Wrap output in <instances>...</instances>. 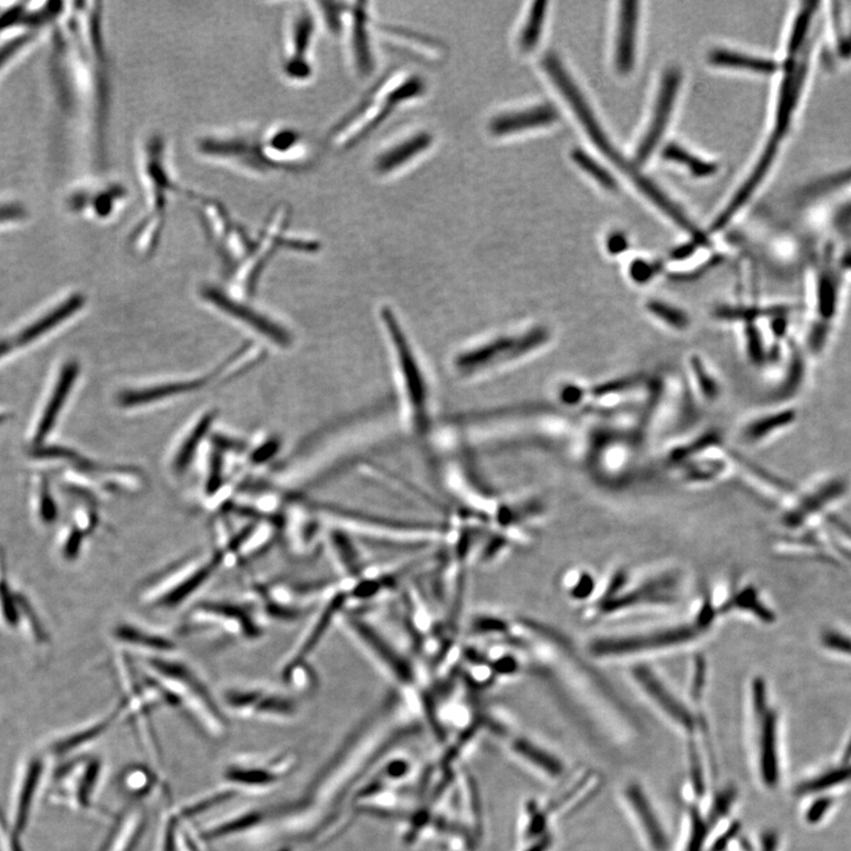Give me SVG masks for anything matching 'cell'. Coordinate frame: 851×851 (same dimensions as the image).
<instances>
[{
    "label": "cell",
    "instance_id": "6da1fadb",
    "mask_svg": "<svg viewBox=\"0 0 851 851\" xmlns=\"http://www.w3.org/2000/svg\"><path fill=\"white\" fill-rule=\"evenodd\" d=\"M192 148L198 159L210 166L248 179L266 180L297 172L284 147L277 122L214 126L195 136Z\"/></svg>",
    "mask_w": 851,
    "mask_h": 851
},
{
    "label": "cell",
    "instance_id": "7a4b0ae2",
    "mask_svg": "<svg viewBox=\"0 0 851 851\" xmlns=\"http://www.w3.org/2000/svg\"><path fill=\"white\" fill-rule=\"evenodd\" d=\"M134 164L141 192L142 209L129 236L136 252L148 255L158 248L171 206L186 187L176 173L171 142L160 130L142 134L136 145Z\"/></svg>",
    "mask_w": 851,
    "mask_h": 851
},
{
    "label": "cell",
    "instance_id": "3957f363",
    "mask_svg": "<svg viewBox=\"0 0 851 851\" xmlns=\"http://www.w3.org/2000/svg\"><path fill=\"white\" fill-rule=\"evenodd\" d=\"M746 753L758 788L776 793L787 778L783 719L766 682L754 678L746 697Z\"/></svg>",
    "mask_w": 851,
    "mask_h": 851
},
{
    "label": "cell",
    "instance_id": "277c9868",
    "mask_svg": "<svg viewBox=\"0 0 851 851\" xmlns=\"http://www.w3.org/2000/svg\"><path fill=\"white\" fill-rule=\"evenodd\" d=\"M718 617L715 602L706 592L688 619L641 631L595 636L588 643V651L599 660H622L678 650L707 635Z\"/></svg>",
    "mask_w": 851,
    "mask_h": 851
},
{
    "label": "cell",
    "instance_id": "5b68a950",
    "mask_svg": "<svg viewBox=\"0 0 851 851\" xmlns=\"http://www.w3.org/2000/svg\"><path fill=\"white\" fill-rule=\"evenodd\" d=\"M145 672L163 689L167 706L178 709L202 735L210 741L228 735L222 707L189 663L174 657L145 659Z\"/></svg>",
    "mask_w": 851,
    "mask_h": 851
},
{
    "label": "cell",
    "instance_id": "8992f818",
    "mask_svg": "<svg viewBox=\"0 0 851 851\" xmlns=\"http://www.w3.org/2000/svg\"><path fill=\"white\" fill-rule=\"evenodd\" d=\"M543 68L544 70L547 71V74L549 75L556 88L561 91L563 98L566 99V102H569L571 109L574 110L575 115H576L578 120H580L581 125L584 126L586 134H588L596 147L599 148L616 167H619L620 171H622L623 173L630 176L631 182L638 186V189L641 191L650 201H653L659 209L663 210L670 220L680 226L681 229H684L685 231L692 233L697 244H706V237L693 225V222L678 209V206L674 204L672 201H669V198L667 197L657 185H654L647 176L643 175L641 172L638 170V167H636L634 164H631V161L624 158L614 145L611 144L607 134L601 128L595 114L593 113L589 103L586 102L584 95L582 94L580 88H578L576 83L574 82V79H571L569 72L566 71L565 65L562 64L558 57L554 55V53H547L543 60Z\"/></svg>",
    "mask_w": 851,
    "mask_h": 851
},
{
    "label": "cell",
    "instance_id": "52a82bcc",
    "mask_svg": "<svg viewBox=\"0 0 851 851\" xmlns=\"http://www.w3.org/2000/svg\"><path fill=\"white\" fill-rule=\"evenodd\" d=\"M681 589V575L677 571H659L642 580L631 581L626 570L619 569L609 577L586 614L590 619L599 620L632 609L669 607L680 600Z\"/></svg>",
    "mask_w": 851,
    "mask_h": 851
},
{
    "label": "cell",
    "instance_id": "ba28073f",
    "mask_svg": "<svg viewBox=\"0 0 851 851\" xmlns=\"http://www.w3.org/2000/svg\"><path fill=\"white\" fill-rule=\"evenodd\" d=\"M631 677L643 699L685 743L697 742L715 753L706 713L694 708L658 672L647 665L631 667Z\"/></svg>",
    "mask_w": 851,
    "mask_h": 851
},
{
    "label": "cell",
    "instance_id": "9c48e42d",
    "mask_svg": "<svg viewBox=\"0 0 851 851\" xmlns=\"http://www.w3.org/2000/svg\"><path fill=\"white\" fill-rule=\"evenodd\" d=\"M220 567V556L214 550L187 556L142 582L137 599L153 608H179L201 592Z\"/></svg>",
    "mask_w": 851,
    "mask_h": 851
},
{
    "label": "cell",
    "instance_id": "30bf717a",
    "mask_svg": "<svg viewBox=\"0 0 851 851\" xmlns=\"http://www.w3.org/2000/svg\"><path fill=\"white\" fill-rule=\"evenodd\" d=\"M115 667L122 694L118 705L124 712V720L133 727L145 753L154 764L160 765L163 758L152 724V712L159 706H167L163 689L147 673H140L125 651L115 658Z\"/></svg>",
    "mask_w": 851,
    "mask_h": 851
},
{
    "label": "cell",
    "instance_id": "8fae6325",
    "mask_svg": "<svg viewBox=\"0 0 851 851\" xmlns=\"http://www.w3.org/2000/svg\"><path fill=\"white\" fill-rule=\"evenodd\" d=\"M423 89V80L416 75H393L333 126L329 132V144L336 148L351 147L388 117L400 103L417 98Z\"/></svg>",
    "mask_w": 851,
    "mask_h": 851
},
{
    "label": "cell",
    "instance_id": "7c38bea8",
    "mask_svg": "<svg viewBox=\"0 0 851 851\" xmlns=\"http://www.w3.org/2000/svg\"><path fill=\"white\" fill-rule=\"evenodd\" d=\"M185 199L191 202L195 216L222 257L233 260L248 256L257 239H252L247 228L237 220L232 210L213 195L187 189Z\"/></svg>",
    "mask_w": 851,
    "mask_h": 851
},
{
    "label": "cell",
    "instance_id": "4fadbf2b",
    "mask_svg": "<svg viewBox=\"0 0 851 851\" xmlns=\"http://www.w3.org/2000/svg\"><path fill=\"white\" fill-rule=\"evenodd\" d=\"M293 762V757L286 753H245L226 764L221 785L236 796L266 795L282 783Z\"/></svg>",
    "mask_w": 851,
    "mask_h": 851
},
{
    "label": "cell",
    "instance_id": "5bb4252c",
    "mask_svg": "<svg viewBox=\"0 0 851 851\" xmlns=\"http://www.w3.org/2000/svg\"><path fill=\"white\" fill-rule=\"evenodd\" d=\"M617 797L646 851L672 850V835L669 824L653 795L641 781H624Z\"/></svg>",
    "mask_w": 851,
    "mask_h": 851
},
{
    "label": "cell",
    "instance_id": "9a60e30c",
    "mask_svg": "<svg viewBox=\"0 0 851 851\" xmlns=\"http://www.w3.org/2000/svg\"><path fill=\"white\" fill-rule=\"evenodd\" d=\"M317 29L313 10H290L284 21L279 70L284 79L294 84L308 82L313 76V48Z\"/></svg>",
    "mask_w": 851,
    "mask_h": 851
},
{
    "label": "cell",
    "instance_id": "2e32d148",
    "mask_svg": "<svg viewBox=\"0 0 851 851\" xmlns=\"http://www.w3.org/2000/svg\"><path fill=\"white\" fill-rule=\"evenodd\" d=\"M185 630L192 634H210L237 641H257L263 635L256 617L247 608L220 601L201 602L192 608Z\"/></svg>",
    "mask_w": 851,
    "mask_h": 851
},
{
    "label": "cell",
    "instance_id": "e0dca14e",
    "mask_svg": "<svg viewBox=\"0 0 851 851\" xmlns=\"http://www.w3.org/2000/svg\"><path fill=\"white\" fill-rule=\"evenodd\" d=\"M217 547L222 566H235L250 561L270 547L279 534V521L271 519H248L232 530L228 520L216 525Z\"/></svg>",
    "mask_w": 851,
    "mask_h": 851
},
{
    "label": "cell",
    "instance_id": "ac0fdd59",
    "mask_svg": "<svg viewBox=\"0 0 851 851\" xmlns=\"http://www.w3.org/2000/svg\"><path fill=\"white\" fill-rule=\"evenodd\" d=\"M103 772L101 758L91 754L69 758L56 773L55 796L75 810L103 816L96 805Z\"/></svg>",
    "mask_w": 851,
    "mask_h": 851
},
{
    "label": "cell",
    "instance_id": "d6986e66",
    "mask_svg": "<svg viewBox=\"0 0 851 851\" xmlns=\"http://www.w3.org/2000/svg\"><path fill=\"white\" fill-rule=\"evenodd\" d=\"M222 705L239 719L284 723L293 718L296 705L287 694L267 686H235L222 694Z\"/></svg>",
    "mask_w": 851,
    "mask_h": 851
},
{
    "label": "cell",
    "instance_id": "ffe728a7",
    "mask_svg": "<svg viewBox=\"0 0 851 851\" xmlns=\"http://www.w3.org/2000/svg\"><path fill=\"white\" fill-rule=\"evenodd\" d=\"M129 201V187L124 182L103 178L76 187L68 197V206L75 214L108 222L124 212Z\"/></svg>",
    "mask_w": 851,
    "mask_h": 851
},
{
    "label": "cell",
    "instance_id": "44dd1931",
    "mask_svg": "<svg viewBox=\"0 0 851 851\" xmlns=\"http://www.w3.org/2000/svg\"><path fill=\"white\" fill-rule=\"evenodd\" d=\"M48 757L45 754H33L24 762L19 772L14 788L13 805L9 822L11 829L18 839H22L32 822L34 807L43 784Z\"/></svg>",
    "mask_w": 851,
    "mask_h": 851
},
{
    "label": "cell",
    "instance_id": "7402d4cb",
    "mask_svg": "<svg viewBox=\"0 0 851 851\" xmlns=\"http://www.w3.org/2000/svg\"><path fill=\"white\" fill-rule=\"evenodd\" d=\"M851 788V747L843 745L834 761L800 777L792 788L799 800L818 795L839 796Z\"/></svg>",
    "mask_w": 851,
    "mask_h": 851
},
{
    "label": "cell",
    "instance_id": "603a6c76",
    "mask_svg": "<svg viewBox=\"0 0 851 851\" xmlns=\"http://www.w3.org/2000/svg\"><path fill=\"white\" fill-rule=\"evenodd\" d=\"M120 719H124V712L117 704L106 715L99 716L93 722L87 723L86 725L75 728V730L68 731L55 741L50 742L47 753L44 754L48 758L60 759L75 757V754L78 756L80 751L87 749L91 743L108 734L110 727Z\"/></svg>",
    "mask_w": 851,
    "mask_h": 851
},
{
    "label": "cell",
    "instance_id": "cb8c5ba5",
    "mask_svg": "<svg viewBox=\"0 0 851 851\" xmlns=\"http://www.w3.org/2000/svg\"><path fill=\"white\" fill-rule=\"evenodd\" d=\"M680 72L678 69H669L663 75L660 90H659L657 106L654 109V117L648 126L646 136L636 151V163L645 164L655 148L658 147L666 126L669 125L670 113L676 102L678 87H680Z\"/></svg>",
    "mask_w": 851,
    "mask_h": 851
},
{
    "label": "cell",
    "instance_id": "d4e9b609",
    "mask_svg": "<svg viewBox=\"0 0 851 851\" xmlns=\"http://www.w3.org/2000/svg\"><path fill=\"white\" fill-rule=\"evenodd\" d=\"M113 636L126 653L133 650L145 654V659L174 657L178 650L175 641L168 636L134 622L118 623Z\"/></svg>",
    "mask_w": 851,
    "mask_h": 851
},
{
    "label": "cell",
    "instance_id": "484cf974",
    "mask_svg": "<svg viewBox=\"0 0 851 851\" xmlns=\"http://www.w3.org/2000/svg\"><path fill=\"white\" fill-rule=\"evenodd\" d=\"M144 803L133 802L114 818L111 830L98 851H136L147 829Z\"/></svg>",
    "mask_w": 851,
    "mask_h": 851
},
{
    "label": "cell",
    "instance_id": "4316f807",
    "mask_svg": "<svg viewBox=\"0 0 851 851\" xmlns=\"http://www.w3.org/2000/svg\"><path fill=\"white\" fill-rule=\"evenodd\" d=\"M557 117V110L550 105L504 111L491 118L489 130L493 136L506 137L524 130L549 126L554 124Z\"/></svg>",
    "mask_w": 851,
    "mask_h": 851
},
{
    "label": "cell",
    "instance_id": "83f0119b",
    "mask_svg": "<svg viewBox=\"0 0 851 851\" xmlns=\"http://www.w3.org/2000/svg\"><path fill=\"white\" fill-rule=\"evenodd\" d=\"M824 52L839 67L851 65V21L845 10L824 7Z\"/></svg>",
    "mask_w": 851,
    "mask_h": 851
},
{
    "label": "cell",
    "instance_id": "f1b7e54d",
    "mask_svg": "<svg viewBox=\"0 0 851 851\" xmlns=\"http://www.w3.org/2000/svg\"><path fill=\"white\" fill-rule=\"evenodd\" d=\"M117 784L124 795L137 803L149 799H164L170 792L154 770L144 764L126 765L118 774Z\"/></svg>",
    "mask_w": 851,
    "mask_h": 851
},
{
    "label": "cell",
    "instance_id": "f546056e",
    "mask_svg": "<svg viewBox=\"0 0 851 851\" xmlns=\"http://www.w3.org/2000/svg\"><path fill=\"white\" fill-rule=\"evenodd\" d=\"M432 144L433 136L427 132L416 133L395 142L378 154L375 159V170L382 175L392 174L419 158Z\"/></svg>",
    "mask_w": 851,
    "mask_h": 851
},
{
    "label": "cell",
    "instance_id": "4dcf8cb0",
    "mask_svg": "<svg viewBox=\"0 0 851 851\" xmlns=\"http://www.w3.org/2000/svg\"><path fill=\"white\" fill-rule=\"evenodd\" d=\"M681 830L676 851H708L712 828L697 800L684 799Z\"/></svg>",
    "mask_w": 851,
    "mask_h": 851
},
{
    "label": "cell",
    "instance_id": "1f68e13d",
    "mask_svg": "<svg viewBox=\"0 0 851 851\" xmlns=\"http://www.w3.org/2000/svg\"><path fill=\"white\" fill-rule=\"evenodd\" d=\"M639 4L621 3L619 33L616 42V68L621 74H628L635 62L636 30H638Z\"/></svg>",
    "mask_w": 851,
    "mask_h": 851
},
{
    "label": "cell",
    "instance_id": "d6a6232c",
    "mask_svg": "<svg viewBox=\"0 0 851 851\" xmlns=\"http://www.w3.org/2000/svg\"><path fill=\"white\" fill-rule=\"evenodd\" d=\"M204 294L207 300L213 302L214 304L220 306L224 312L229 313V315L239 318V320L244 321L245 323L250 324L251 327L256 328L257 331L264 333V335L275 340L276 342L283 344V346L289 343V337H287L286 333L284 332L278 325L271 323V321L267 320L266 317L258 315V313L247 308V306L239 304V303L229 300V298L222 295L220 291L206 289Z\"/></svg>",
    "mask_w": 851,
    "mask_h": 851
},
{
    "label": "cell",
    "instance_id": "836d02e7",
    "mask_svg": "<svg viewBox=\"0 0 851 851\" xmlns=\"http://www.w3.org/2000/svg\"><path fill=\"white\" fill-rule=\"evenodd\" d=\"M601 787L602 780L599 773L594 772V770H582V772H577L576 777L571 780L569 787L559 797L558 802L556 803L557 804L556 809H557V811H562L563 814L575 810L578 811L585 807L590 800L595 799Z\"/></svg>",
    "mask_w": 851,
    "mask_h": 851
},
{
    "label": "cell",
    "instance_id": "e575fe53",
    "mask_svg": "<svg viewBox=\"0 0 851 851\" xmlns=\"http://www.w3.org/2000/svg\"><path fill=\"white\" fill-rule=\"evenodd\" d=\"M79 368L76 364H68L64 368L62 374H61L59 383L53 389L51 394V398H50L47 408L44 409L43 414L40 423H38V427L36 433H34V443L38 444L43 442L47 438L50 432L55 425L56 417L59 416L61 410H62L65 401L69 393H70L71 387L74 385L76 378H78Z\"/></svg>",
    "mask_w": 851,
    "mask_h": 851
},
{
    "label": "cell",
    "instance_id": "d590c367",
    "mask_svg": "<svg viewBox=\"0 0 851 851\" xmlns=\"http://www.w3.org/2000/svg\"><path fill=\"white\" fill-rule=\"evenodd\" d=\"M82 304V297L74 296L70 298V300L64 302V304L60 305L59 308L53 309L52 312L49 313H45L40 320L34 321L33 323L23 329L22 332L19 333L17 337L19 346H26V344L33 343L34 341L41 339L45 333L52 331L53 328L70 317L72 313L78 312Z\"/></svg>",
    "mask_w": 851,
    "mask_h": 851
},
{
    "label": "cell",
    "instance_id": "8d00e7d4",
    "mask_svg": "<svg viewBox=\"0 0 851 851\" xmlns=\"http://www.w3.org/2000/svg\"><path fill=\"white\" fill-rule=\"evenodd\" d=\"M709 61L720 67L741 69V70L758 72L762 75L777 74L780 69V63L776 61L745 55V53L730 51V50H713L709 53Z\"/></svg>",
    "mask_w": 851,
    "mask_h": 851
},
{
    "label": "cell",
    "instance_id": "74e56055",
    "mask_svg": "<svg viewBox=\"0 0 851 851\" xmlns=\"http://www.w3.org/2000/svg\"><path fill=\"white\" fill-rule=\"evenodd\" d=\"M519 751L528 762H531L537 769L551 780H562L569 773V764L565 759L550 751L543 750L542 747L528 743H520Z\"/></svg>",
    "mask_w": 851,
    "mask_h": 851
},
{
    "label": "cell",
    "instance_id": "f35d334b",
    "mask_svg": "<svg viewBox=\"0 0 851 851\" xmlns=\"http://www.w3.org/2000/svg\"><path fill=\"white\" fill-rule=\"evenodd\" d=\"M182 824V818L176 811L175 805L164 804L158 834H156L154 851H182L180 849Z\"/></svg>",
    "mask_w": 851,
    "mask_h": 851
},
{
    "label": "cell",
    "instance_id": "ab89813d",
    "mask_svg": "<svg viewBox=\"0 0 851 851\" xmlns=\"http://www.w3.org/2000/svg\"><path fill=\"white\" fill-rule=\"evenodd\" d=\"M802 820L809 828H819L829 822L839 805V796L818 795L803 800Z\"/></svg>",
    "mask_w": 851,
    "mask_h": 851
},
{
    "label": "cell",
    "instance_id": "60d3db41",
    "mask_svg": "<svg viewBox=\"0 0 851 851\" xmlns=\"http://www.w3.org/2000/svg\"><path fill=\"white\" fill-rule=\"evenodd\" d=\"M784 838L776 828H765L756 836L739 837L730 851H783Z\"/></svg>",
    "mask_w": 851,
    "mask_h": 851
},
{
    "label": "cell",
    "instance_id": "b9f144b4",
    "mask_svg": "<svg viewBox=\"0 0 851 851\" xmlns=\"http://www.w3.org/2000/svg\"><path fill=\"white\" fill-rule=\"evenodd\" d=\"M356 19L352 33V53L360 71L367 72L373 68V57H371L369 38L366 30V13L364 11H354Z\"/></svg>",
    "mask_w": 851,
    "mask_h": 851
},
{
    "label": "cell",
    "instance_id": "7bdbcfd3",
    "mask_svg": "<svg viewBox=\"0 0 851 851\" xmlns=\"http://www.w3.org/2000/svg\"><path fill=\"white\" fill-rule=\"evenodd\" d=\"M546 2H536L528 14L527 22L519 33V45L524 52L534 50L542 34L544 21L547 14Z\"/></svg>",
    "mask_w": 851,
    "mask_h": 851
},
{
    "label": "cell",
    "instance_id": "ee69618b",
    "mask_svg": "<svg viewBox=\"0 0 851 851\" xmlns=\"http://www.w3.org/2000/svg\"><path fill=\"white\" fill-rule=\"evenodd\" d=\"M662 156L666 160L674 161V163L684 164L693 175L705 178L715 173L716 166L715 164L706 163V161L697 159V156L686 151L677 144L667 145L662 151Z\"/></svg>",
    "mask_w": 851,
    "mask_h": 851
},
{
    "label": "cell",
    "instance_id": "f6af8a7d",
    "mask_svg": "<svg viewBox=\"0 0 851 851\" xmlns=\"http://www.w3.org/2000/svg\"><path fill=\"white\" fill-rule=\"evenodd\" d=\"M646 308L651 315L662 321L669 327L677 329V331H684L691 324V320H689L684 310L670 305L669 303L650 300L647 302Z\"/></svg>",
    "mask_w": 851,
    "mask_h": 851
},
{
    "label": "cell",
    "instance_id": "bcb514c9",
    "mask_svg": "<svg viewBox=\"0 0 851 851\" xmlns=\"http://www.w3.org/2000/svg\"><path fill=\"white\" fill-rule=\"evenodd\" d=\"M198 385L201 386V382L175 383V385L159 387V388L144 390V392L129 393L122 397V402H125L126 405H136L142 404V402L154 401L156 398L168 397V395L187 392V390L193 389Z\"/></svg>",
    "mask_w": 851,
    "mask_h": 851
},
{
    "label": "cell",
    "instance_id": "7dc6e473",
    "mask_svg": "<svg viewBox=\"0 0 851 851\" xmlns=\"http://www.w3.org/2000/svg\"><path fill=\"white\" fill-rule=\"evenodd\" d=\"M210 421H212V416H210L202 419L201 423L199 424L198 427L192 433L189 440L183 444L182 451L179 452L178 458L175 460L174 467L176 472L182 473L183 471L189 467L191 460L195 454V450H197L198 444L201 442L207 429L210 428Z\"/></svg>",
    "mask_w": 851,
    "mask_h": 851
},
{
    "label": "cell",
    "instance_id": "c3c4849f",
    "mask_svg": "<svg viewBox=\"0 0 851 851\" xmlns=\"http://www.w3.org/2000/svg\"><path fill=\"white\" fill-rule=\"evenodd\" d=\"M573 159L575 163L585 171L586 173L593 176L597 182L601 183L602 186L605 189L615 191L617 189V183L611 174L604 170L603 167L600 166L595 160L589 156L582 151V149H575L573 152Z\"/></svg>",
    "mask_w": 851,
    "mask_h": 851
},
{
    "label": "cell",
    "instance_id": "681fc988",
    "mask_svg": "<svg viewBox=\"0 0 851 851\" xmlns=\"http://www.w3.org/2000/svg\"><path fill=\"white\" fill-rule=\"evenodd\" d=\"M567 593L575 601L592 599L594 594H596L595 578L588 571H578L571 582V586L567 588Z\"/></svg>",
    "mask_w": 851,
    "mask_h": 851
},
{
    "label": "cell",
    "instance_id": "f907efd6",
    "mask_svg": "<svg viewBox=\"0 0 851 851\" xmlns=\"http://www.w3.org/2000/svg\"><path fill=\"white\" fill-rule=\"evenodd\" d=\"M692 366L701 393L705 395L707 400L715 401V398H718L720 394L718 382L711 377V374H708L706 368H705L703 362H701V359L694 358L692 360Z\"/></svg>",
    "mask_w": 851,
    "mask_h": 851
},
{
    "label": "cell",
    "instance_id": "816d5d0a",
    "mask_svg": "<svg viewBox=\"0 0 851 851\" xmlns=\"http://www.w3.org/2000/svg\"><path fill=\"white\" fill-rule=\"evenodd\" d=\"M33 40V33L23 34V36L14 38V40L9 42V43L3 45V47L0 48V71L5 68V65L14 59L16 53L22 51Z\"/></svg>",
    "mask_w": 851,
    "mask_h": 851
},
{
    "label": "cell",
    "instance_id": "f5cc1de1",
    "mask_svg": "<svg viewBox=\"0 0 851 851\" xmlns=\"http://www.w3.org/2000/svg\"><path fill=\"white\" fill-rule=\"evenodd\" d=\"M719 436L716 433H709L703 436L701 439H697L696 443L692 444L691 446H685L678 448L673 452V454H670V460L674 462H681V460L687 459L693 452L703 451L705 448L711 446L712 444L718 442Z\"/></svg>",
    "mask_w": 851,
    "mask_h": 851
},
{
    "label": "cell",
    "instance_id": "db71d44e",
    "mask_svg": "<svg viewBox=\"0 0 851 851\" xmlns=\"http://www.w3.org/2000/svg\"><path fill=\"white\" fill-rule=\"evenodd\" d=\"M638 379L640 378L631 377L602 383V385L593 389V393L597 395V397H603V395L626 392V390L631 389V387H634L636 383L639 382Z\"/></svg>",
    "mask_w": 851,
    "mask_h": 851
},
{
    "label": "cell",
    "instance_id": "11a10c76",
    "mask_svg": "<svg viewBox=\"0 0 851 851\" xmlns=\"http://www.w3.org/2000/svg\"><path fill=\"white\" fill-rule=\"evenodd\" d=\"M657 274L655 267L645 260H635L631 263V276L636 283H646Z\"/></svg>",
    "mask_w": 851,
    "mask_h": 851
},
{
    "label": "cell",
    "instance_id": "9f6ffc18",
    "mask_svg": "<svg viewBox=\"0 0 851 851\" xmlns=\"http://www.w3.org/2000/svg\"><path fill=\"white\" fill-rule=\"evenodd\" d=\"M582 398H584V390L578 386L566 387L565 392H563V400H565L566 404H580Z\"/></svg>",
    "mask_w": 851,
    "mask_h": 851
},
{
    "label": "cell",
    "instance_id": "6f0895ef",
    "mask_svg": "<svg viewBox=\"0 0 851 851\" xmlns=\"http://www.w3.org/2000/svg\"><path fill=\"white\" fill-rule=\"evenodd\" d=\"M627 247H628L627 239L622 235H619V233H616V235H613L611 238H609V240H608L609 252L614 253V255H617V253L626 251Z\"/></svg>",
    "mask_w": 851,
    "mask_h": 851
},
{
    "label": "cell",
    "instance_id": "680465c9",
    "mask_svg": "<svg viewBox=\"0 0 851 851\" xmlns=\"http://www.w3.org/2000/svg\"><path fill=\"white\" fill-rule=\"evenodd\" d=\"M697 247V244L696 241H694V243L682 245V247L676 248V250L670 253V257L677 260L687 258V257L691 256L692 253L696 251Z\"/></svg>",
    "mask_w": 851,
    "mask_h": 851
},
{
    "label": "cell",
    "instance_id": "91938a15",
    "mask_svg": "<svg viewBox=\"0 0 851 851\" xmlns=\"http://www.w3.org/2000/svg\"><path fill=\"white\" fill-rule=\"evenodd\" d=\"M10 343L9 342H0V358L7 354L10 351Z\"/></svg>",
    "mask_w": 851,
    "mask_h": 851
},
{
    "label": "cell",
    "instance_id": "94428289",
    "mask_svg": "<svg viewBox=\"0 0 851 851\" xmlns=\"http://www.w3.org/2000/svg\"><path fill=\"white\" fill-rule=\"evenodd\" d=\"M278 851H289V850H287V849H285V848H284V849H282V850H278Z\"/></svg>",
    "mask_w": 851,
    "mask_h": 851
},
{
    "label": "cell",
    "instance_id": "6125c7cd",
    "mask_svg": "<svg viewBox=\"0 0 851 851\" xmlns=\"http://www.w3.org/2000/svg\"><path fill=\"white\" fill-rule=\"evenodd\" d=\"M0 421H2V417H0Z\"/></svg>",
    "mask_w": 851,
    "mask_h": 851
}]
</instances>
